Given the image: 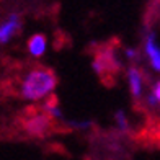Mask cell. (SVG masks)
<instances>
[{"label": "cell", "mask_w": 160, "mask_h": 160, "mask_svg": "<svg viewBox=\"0 0 160 160\" xmlns=\"http://www.w3.org/2000/svg\"><path fill=\"white\" fill-rule=\"evenodd\" d=\"M57 87V77L54 70L48 67L31 69L21 78L20 83V97L28 101H39L52 95Z\"/></svg>", "instance_id": "obj_1"}, {"label": "cell", "mask_w": 160, "mask_h": 160, "mask_svg": "<svg viewBox=\"0 0 160 160\" xmlns=\"http://www.w3.org/2000/svg\"><path fill=\"white\" fill-rule=\"evenodd\" d=\"M92 67L93 70L97 72V75L101 78H106V75H113L119 70L121 64L116 57L114 51L106 48V49H101L98 51V54H95V59L92 62Z\"/></svg>", "instance_id": "obj_2"}, {"label": "cell", "mask_w": 160, "mask_h": 160, "mask_svg": "<svg viewBox=\"0 0 160 160\" xmlns=\"http://www.w3.org/2000/svg\"><path fill=\"white\" fill-rule=\"evenodd\" d=\"M23 126H25V131L30 136L44 137L54 129V122L42 111V113H33L31 116H28L23 122Z\"/></svg>", "instance_id": "obj_3"}, {"label": "cell", "mask_w": 160, "mask_h": 160, "mask_svg": "<svg viewBox=\"0 0 160 160\" xmlns=\"http://www.w3.org/2000/svg\"><path fill=\"white\" fill-rule=\"evenodd\" d=\"M21 25H23V20H21V15L18 12L8 13L0 21V46L7 44L12 41V38H15L21 30Z\"/></svg>", "instance_id": "obj_4"}, {"label": "cell", "mask_w": 160, "mask_h": 160, "mask_svg": "<svg viewBox=\"0 0 160 160\" xmlns=\"http://www.w3.org/2000/svg\"><path fill=\"white\" fill-rule=\"evenodd\" d=\"M144 49H145V54H147V59L152 65V69H154L155 72H160V46L157 44L154 31H149L147 34H145Z\"/></svg>", "instance_id": "obj_5"}, {"label": "cell", "mask_w": 160, "mask_h": 160, "mask_svg": "<svg viewBox=\"0 0 160 160\" xmlns=\"http://www.w3.org/2000/svg\"><path fill=\"white\" fill-rule=\"evenodd\" d=\"M128 83H129V90L131 95L136 100H139L142 97V90H144V75L142 72L136 67V65H131L128 69Z\"/></svg>", "instance_id": "obj_6"}, {"label": "cell", "mask_w": 160, "mask_h": 160, "mask_svg": "<svg viewBox=\"0 0 160 160\" xmlns=\"http://www.w3.org/2000/svg\"><path fill=\"white\" fill-rule=\"evenodd\" d=\"M48 49V38L42 33H34L28 39V52L33 57H41Z\"/></svg>", "instance_id": "obj_7"}, {"label": "cell", "mask_w": 160, "mask_h": 160, "mask_svg": "<svg viewBox=\"0 0 160 160\" xmlns=\"http://www.w3.org/2000/svg\"><path fill=\"white\" fill-rule=\"evenodd\" d=\"M42 111H44L52 121H64V114L61 111L59 105H57V100L51 97L49 100L44 101V106H42Z\"/></svg>", "instance_id": "obj_8"}, {"label": "cell", "mask_w": 160, "mask_h": 160, "mask_svg": "<svg viewBox=\"0 0 160 160\" xmlns=\"http://www.w3.org/2000/svg\"><path fill=\"white\" fill-rule=\"evenodd\" d=\"M114 121H116V126H118V129L121 132H128L129 131V121L126 118V113L122 110H118L114 113Z\"/></svg>", "instance_id": "obj_9"}, {"label": "cell", "mask_w": 160, "mask_h": 160, "mask_svg": "<svg viewBox=\"0 0 160 160\" xmlns=\"http://www.w3.org/2000/svg\"><path fill=\"white\" fill-rule=\"evenodd\" d=\"M93 126V122L90 121V119H87V121H75V119H72V121H69V128H74V129H88V128H92Z\"/></svg>", "instance_id": "obj_10"}, {"label": "cell", "mask_w": 160, "mask_h": 160, "mask_svg": "<svg viewBox=\"0 0 160 160\" xmlns=\"http://www.w3.org/2000/svg\"><path fill=\"white\" fill-rule=\"evenodd\" d=\"M150 95L155 98L157 105H160V80H157V82L152 85V90H150Z\"/></svg>", "instance_id": "obj_11"}, {"label": "cell", "mask_w": 160, "mask_h": 160, "mask_svg": "<svg viewBox=\"0 0 160 160\" xmlns=\"http://www.w3.org/2000/svg\"><path fill=\"white\" fill-rule=\"evenodd\" d=\"M122 52H124V56L128 57L129 61H134V59H137V57H139V52H137L136 48H124V51H122Z\"/></svg>", "instance_id": "obj_12"}]
</instances>
